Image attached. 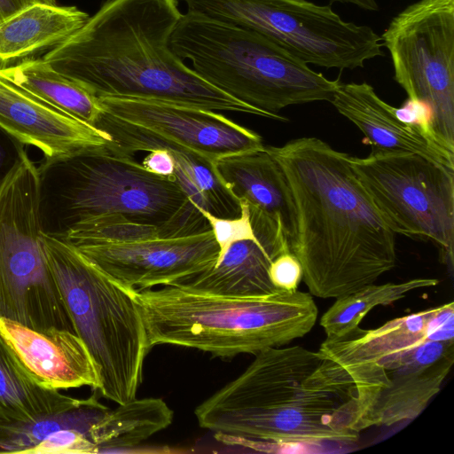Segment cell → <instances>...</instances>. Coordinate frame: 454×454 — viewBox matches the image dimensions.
Instances as JSON below:
<instances>
[{
	"mask_svg": "<svg viewBox=\"0 0 454 454\" xmlns=\"http://www.w3.org/2000/svg\"><path fill=\"white\" fill-rule=\"evenodd\" d=\"M269 277L277 289L295 292L302 279L301 265L297 257L290 250H286L271 262Z\"/></svg>",
	"mask_w": 454,
	"mask_h": 454,
	"instance_id": "f546056e",
	"label": "cell"
},
{
	"mask_svg": "<svg viewBox=\"0 0 454 454\" xmlns=\"http://www.w3.org/2000/svg\"><path fill=\"white\" fill-rule=\"evenodd\" d=\"M169 45L208 83L273 114L288 106L330 102L341 82L254 31L192 12L182 14Z\"/></svg>",
	"mask_w": 454,
	"mask_h": 454,
	"instance_id": "8992f818",
	"label": "cell"
},
{
	"mask_svg": "<svg viewBox=\"0 0 454 454\" xmlns=\"http://www.w3.org/2000/svg\"><path fill=\"white\" fill-rule=\"evenodd\" d=\"M349 162L387 226L433 242L452 268L454 169L417 153L350 156Z\"/></svg>",
	"mask_w": 454,
	"mask_h": 454,
	"instance_id": "30bf717a",
	"label": "cell"
},
{
	"mask_svg": "<svg viewBox=\"0 0 454 454\" xmlns=\"http://www.w3.org/2000/svg\"><path fill=\"white\" fill-rule=\"evenodd\" d=\"M330 3H341V4H350L356 5V7L370 11L376 12L379 10V5L376 0H329Z\"/></svg>",
	"mask_w": 454,
	"mask_h": 454,
	"instance_id": "d590c367",
	"label": "cell"
},
{
	"mask_svg": "<svg viewBox=\"0 0 454 454\" xmlns=\"http://www.w3.org/2000/svg\"><path fill=\"white\" fill-rule=\"evenodd\" d=\"M43 235L38 167L24 153L0 181V318L74 333Z\"/></svg>",
	"mask_w": 454,
	"mask_h": 454,
	"instance_id": "ba28073f",
	"label": "cell"
},
{
	"mask_svg": "<svg viewBox=\"0 0 454 454\" xmlns=\"http://www.w3.org/2000/svg\"><path fill=\"white\" fill-rule=\"evenodd\" d=\"M43 244L74 333L98 366V390L117 404L135 398L151 347L130 288L114 280L67 240L43 232Z\"/></svg>",
	"mask_w": 454,
	"mask_h": 454,
	"instance_id": "52a82bcc",
	"label": "cell"
},
{
	"mask_svg": "<svg viewBox=\"0 0 454 454\" xmlns=\"http://www.w3.org/2000/svg\"><path fill=\"white\" fill-rule=\"evenodd\" d=\"M96 128L106 132L125 153L166 149L175 160L174 179L198 207L217 217L240 215L239 200L219 177L215 163L197 153L104 111Z\"/></svg>",
	"mask_w": 454,
	"mask_h": 454,
	"instance_id": "2e32d148",
	"label": "cell"
},
{
	"mask_svg": "<svg viewBox=\"0 0 454 454\" xmlns=\"http://www.w3.org/2000/svg\"><path fill=\"white\" fill-rule=\"evenodd\" d=\"M395 114L402 121L420 129L427 136L439 143L432 130L430 109L424 103L408 98L402 107L395 108Z\"/></svg>",
	"mask_w": 454,
	"mask_h": 454,
	"instance_id": "1f68e13d",
	"label": "cell"
},
{
	"mask_svg": "<svg viewBox=\"0 0 454 454\" xmlns=\"http://www.w3.org/2000/svg\"><path fill=\"white\" fill-rule=\"evenodd\" d=\"M156 238H164L160 228L113 215L82 221L74 225L60 239L77 245L133 242Z\"/></svg>",
	"mask_w": 454,
	"mask_h": 454,
	"instance_id": "83f0119b",
	"label": "cell"
},
{
	"mask_svg": "<svg viewBox=\"0 0 454 454\" xmlns=\"http://www.w3.org/2000/svg\"><path fill=\"white\" fill-rule=\"evenodd\" d=\"M265 148L291 190L296 215L291 252L312 295L337 298L395 267V233L353 170L350 155L315 137Z\"/></svg>",
	"mask_w": 454,
	"mask_h": 454,
	"instance_id": "6da1fadb",
	"label": "cell"
},
{
	"mask_svg": "<svg viewBox=\"0 0 454 454\" xmlns=\"http://www.w3.org/2000/svg\"><path fill=\"white\" fill-rule=\"evenodd\" d=\"M453 361L454 343L424 340L353 372L363 430L416 419L439 393Z\"/></svg>",
	"mask_w": 454,
	"mask_h": 454,
	"instance_id": "7c38bea8",
	"label": "cell"
},
{
	"mask_svg": "<svg viewBox=\"0 0 454 454\" xmlns=\"http://www.w3.org/2000/svg\"><path fill=\"white\" fill-rule=\"evenodd\" d=\"M0 334L44 387L57 390L82 386L99 388L98 366L76 333L59 329L38 332L0 318Z\"/></svg>",
	"mask_w": 454,
	"mask_h": 454,
	"instance_id": "e0dca14e",
	"label": "cell"
},
{
	"mask_svg": "<svg viewBox=\"0 0 454 454\" xmlns=\"http://www.w3.org/2000/svg\"><path fill=\"white\" fill-rule=\"evenodd\" d=\"M187 12L254 31L301 59L353 70L385 55L372 27L342 20L309 0H184Z\"/></svg>",
	"mask_w": 454,
	"mask_h": 454,
	"instance_id": "9c48e42d",
	"label": "cell"
},
{
	"mask_svg": "<svg viewBox=\"0 0 454 454\" xmlns=\"http://www.w3.org/2000/svg\"><path fill=\"white\" fill-rule=\"evenodd\" d=\"M380 37L395 81L429 107L436 140L454 153V0H418Z\"/></svg>",
	"mask_w": 454,
	"mask_h": 454,
	"instance_id": "8fae6325",
	"label": "cell"
},
{
	"mask_svg": "<svg viewBox=\"0 0 454 454\" xmlns=\"http://www.w3.org/2000/svg\"><path fill=\"white\" fill-rule=\"evenodd\" d=\"M110 410L95 396H90L60 412L38 416L28 421L2 423L0 453L35 454L66 429L79 430L90 436L92 427Z\"/></svg>",
	"mask_w": 454,
	"mask_h": 454,
	"instance_id": "484cf974",
	"label": "cell"
},
{
	"mask_svg": "<svg viewBox=\"0 0 454 454\" xmlns=\"http://www.w3.org/2000/svg\"><path fill=\"white\" fill-rule=\"evenodd\" d=\"M241 213L234 218L217 217L203 209L201 214L208 222L213 231L214 238L219 247L217 262L224 255L227 250L236 242L258 239L251 223L248 204L239 200Z\"/></svg>",
	"mask_w": 454,
	"mask_h": 454,
	"instance_id": "f1b7e54d",
	"label": "cell"
},
{
	"mask_svg": "<svg viewBox=\"0 0 454 454\" xmlns=\"http://www.w3.org/2000/svg\"><path fill=\"white\" fill-rule=\"evenodd\" d=\"M43 232L61 238L74 225L121 215L160 228L164 238L210 230L198 207L171 177L146 170L115 145L38 166Z\"/></svg>",
	"mask_w": 454,
	"mask_h": 454,
	"instance_id": "277c9868",
	"label": "cell"
},
{
	"mask_svg": "<svg viewBox=\"0 0 454 454\" xmlns=\"http://www.w3.org/2000/svg\"><path fill=\"white\" fill-rule=\"evenodd\" d=\"M177 0H107L42 58L97 97L151 98L286 121L214 87L171 50Z\"/></svg>",
	"mask_w": 454,
	"mask_h": 454,
	"instance_id": "3957f363",
	"label": "cell"
},
{
	"mask_svg": "<svg viewBox=\"0 0 454 454\" xmlns=\"http://www.w3.org/2000/svg\"><path fill=\"white\" fill-rule=\"evenodd\" d=\"M174 411L160 398L137 397L118 405L95 424L90 437L98 453L131 448L167 428Z\"/></svg>",
	"mask_w": 454,
	"mask_h": 454,
	"instance_id": "d4e9b609",
	"label": "cell"
},
{
	"mask_svg": "<svg viewBox=\"0 0 454 454\" xmlns=\"http://www.w3.org/2000/svg\"><path fill=\"white\" fill-rule=\"evenodd\" d=\"M258 235L233 244L211 269L179 284L204 292L228 296H258L278 291L269 277L271 262L290 250L282 230L272 223L253 225Z\"/></svg>",
	"mask_w": 454,
	"mask_h": 454,
	"instance_id": "d6986e66",
	"label": "cell"
},
{
	"mask_svg": "<svg viewBox=\"0 0 454 454\" xmlns=\"http://www.w3.org/2000/svg\"><path fill=\"white\" fill-rule=\"evenodd\" d=\"M38 1L48 0H0V22Z\"/></svg>",
	"mask_w": 454,
	"mask_h": 454,
	"instance_id": "e575fe53",
	"label": "cell"
},
{
	"mask_svg": "<svg viewBox=\"0 0 454 454\" xmlns=\"http://www.w3.org/2000/svg\"><path fill=\"white\" fill-rule=\"evenodd\" d=\"M226 187L250 212L262 214L278 224L289 245L296 234V215L286 178L266 148L232 154L215 163Z\"/></svg>",
	"mask_w": 454,
	"mask_h": 454,
	"instance_id": "ffe728a7",
	"label": "cell"
},
{
	"mask_svg": "<svg viewBox=\"0 0 454 454\" xmlns=\"http://www.w3.org/2000/svg\"><path fill=\"white\" fill-rule=\"evenodd\" d=\"M141 164L153 174L174 179L175 160L170 153L166 149L157 148L151 150Z\"/></svg>",
	"mask_w": 454,
	"mask_h": 454,
	"instance_id": "836d02e7",
	"label": "cell"
},
{
	"mask_svg": "<svg viewBox=\"0 0 454 454\" xmlns=\"http://www.w3.org/2000/svg\"><path fill=\"white\" fill-rule=\"evenodd\" d=\"M0 127L22 145L38 148L45 161L115 145L106 132L63 112L1 73Z\"/></svg>",
	"mask_w": 454,
	"mask_h": 454,
	"instance_id": "9a60e30c",
	"label": "cell"
},
{
	"mask_svg": "<svg viewBox=\"0 0 454 454\" xmlns=\"http://www.w3.org/2000/svg\"><path fill=\"white\" fill-rule=\"evenodd\" d=\"M425 339L432 341L454 343V303L436 306L430 317Z\"/></svg>",
	"mask_w": 454,
	"mask_h": 454,
	"instance_id": "4dcf8cb0",
	"label": "cell"
},
{
	"mask_svg": "<svg viewBox=\"0 0 454 454\" xmlns=\"http://www.w3.org/2000/svg\"><path fill=\"white\" fill-rule=\"evenodd\" d=\"M104 111L181 145L215 163L265 148L262 137L213 110L170 101L100 97Z\"/></svg>",
	"mask_w": 454,
	"mask_h": 454,
	"instance_id": "5bb4252c",
	"label": "cell"
},
{
	"mask_svg": "<svg viewBox=\"0 0 454 454\" xmlns=\"http://www.w3.org/2000/svg\"><path fill=\"white\" fill-rule=\"evenodd\" d=\"M90 15L74 5L38 1L0 22V69L42 58L61 44Z\"/></svg>",
	"mask_w": 454,
	"mask_h": 454,
	"instance_id": "44dd1931",
	"label": "cell"
},
{
	"mask_svg": "<svg viewBox=\"0 0 454 454\" xmlns=\"http://www.w3.org/2000/svg\"><path fill=\"white\" fill-rule=\"evenodd\" d=\"M24 151V145L0 127V181L17 164Z\"/></svg>",
	"mask_w": 454,
	"mask_h": 454,
	"instance_id": "d6a6232c",
	"label": "cell"
},
{
	"mask_svg": "<svg viewBox=\"0 0 454 454\" xmlns=\"http://www.w3.org/2000/svg\"><path fill=\"white\" fill-rule=\"evenodd\" d=\"M151 348L171 344L231 357L287 345L315 325L318 310L304 292L228 296L184 284L130 288Z\"/></svg>",
	"mask_w": 454,
	"mask_h": 454,
	"instance_id": "5b68a950",
	"label": "cell"
},
{
	"mask_svg": "<svg viewBox=\"0 0 454 454\" xmlns=\"http://www.w3.org/2000/svg\"><path fill=\"white\" fill-rule=\"evenodd\" d=\"M330 103L364 134L371 154L417 153L454 169V153L399 120L395 108L381 99L372 85L340 82Z\"/></svg>",
	"mask_w": 454,
	"mask_h": 454,
	"instance_id": "ac0fdd59",
	"label": "cell"
},
{
	"mask_svg": "<svg viewBox=\"0 0 454 454\" xmlns=\"http://www.w3.org/2000/svg\"><path fill=\"white\" fill-rule=\"evenodd\" d=\"M436 278H412L401 283H374L352 293L335 298L333 305L323 314L320 325L326 338L343 337L359 327L364 316L380 305H389L417 289L435 286Z\"/></svg>",
	"mask_w": 454,
	"mask_h": 454,
	"instance_id": "4316f807",
	"label": "cell"
},
{
	"mask_svg": "<svg viewBox=\"0 0 454 454\" xmlns=\"http://www.w3.org/2000/svg\"><path fill=\"white\" fill-rule=\"evenodd\" d=\"M0 73L71 116L96 126L104 113L99 100L82 83L55 70L43 58L0 69Z\"/></svg>",
	"mask_w": 454,
	"mask_h": 454,
	"instance_id": "cb8c5ba5",
	"label": "cell"
},
{
	"mask_svg": "<svg viewBox=\"0 0 454 454\" xmlns=\"http://www.w3.org/2000/svg\"><path fill=\"white\" fill-rule=\"evenodd\" d=\"M434 310L435 307L396 317L375 329L358 327L340 338H325L317 352L330 371L348 373L426 340L427 325Z\"/></svg>",
	"mask_w": 454,
	"mask_h": 454,
	"instance_id": "7402d4cb",
	"label": "cell"
},
{
	"mask_svg": "<svg viewBox=\"0 0 454 454\" xmlns=\"http://www.w3.org/2000/svg\"><path fill=\"white\" fill-rule=\"evenodd\" d=\"M80 400L42 385L0 334V424L60 412Z\"/></svg>",
	"mask_w": 454,
	"mask_h": 454,
	"instance_id": "603a6c76",
	"label": "cell"
},
{
	"mask_svg": "<svg viewBox=\"0 0 454 454\" xmlns=\"http://www.w3.org/2000/svg\"><path fill=\"white\" fill-rule=\"evenodd\" d=\"M235 380L195 410L200 427L218 442L257 451L283 446H348L357 442L360 413L350 387L320 367L321 356L301 346L256 355Z\"/></svg>",
	"mask_w": 454,
	"mask_h": 454,
	"instance_id": "7a4b0ae2",
	"label": "cell"
},
{
	"mask_svg": "<svg viewBox=\"0 0 454 454\" xmlns=\"http://www.w3.org/2000/svg\"><path fill=\"white\" fill-rule=\"evenodd\" d=\"M73 246L114 280L137 290L179 284L211 269L219 254L211 229L181 237Z\"/></svg>",
	"mask_w": 454,
	"mask_h": 454,
	"instance_id": "4fadbf2b",
	"label": "cell"
}]
</instances>
